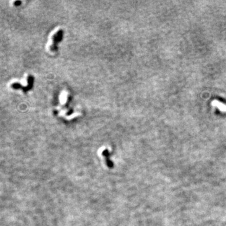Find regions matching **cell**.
Listing matches in <instances>:
<instances>
[{"mask_svg": "<svg viewBox=\"0 0 226 226\" xmlns=\"http://www.w3.org/2000/svg\"><path fill=\"white\" fill-rule=\"evenodd\" d=\"M212 104L214 106L218 108L220 111H223V112L226 111V105L222 103L219 101L218 100H214Z\"/></svg>", "mask_w": 226, "mask_h": 226, "instance_id": "cell-1", "label": "cell"}]
</instances>
